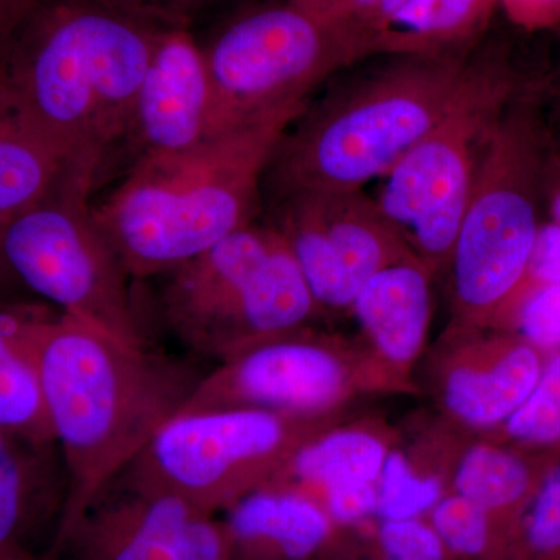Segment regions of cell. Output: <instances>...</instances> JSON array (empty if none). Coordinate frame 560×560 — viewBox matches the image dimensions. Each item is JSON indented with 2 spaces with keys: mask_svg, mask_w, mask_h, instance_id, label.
I'll return each instance as SVG.
<instances>
[{
  "mask_svg": "<svg viewBox=\"0 0 560 560\" xmlns=\"http://www.w3.org/2000/svg\"><path fill=\"white\" fill-rule=\"evenodd\" d=\"M164 31L106 0H32L0 50V116L97 186Z\"/></svg>",
  "mask_w": 560,
  "mask_h": 560,
  "instance_id": "6da1fadb",
  "label": "cell"
},
{
  "mask_svg": "<svg viewBox=\"0 0 560 560\" xmlns=\"http://www.w3.org/2000/svg\"><path fill=\"white\" fill-rule=\"evenodd\" d=\"M38 368L69 475L58 537L178 416L206 374L195 361L125 345L61 312L40 326Z\"/></svg>",
  "mask_w": 560,
  "mask_h": 560,
  "instance_id": "7a4b0ae2",
  "label": "cell"
},
{
  "mask_svg": "<svg viewBox=\"0 0 560 560\" xmlns=\"http://www.w3.org/2000/svg\"><path fill=\"white\" fill-rule=\"evenodd\" d=\"M307 102L128 168L92 209L132 280L178 267L256 221L272 151Z\"/></svg>",
  "mask_w": 560,
  "mask_h": 560,
  "instance_id": "3957f363",
  "label": "cell"
},
{
  "mask_svg": "<svg viewBox=\"0 0 560 560\" xmlns=\"http://www.w3.org/2000/svg\"><path fill=\"white\" fill-rule=\"evenodd\" d=\"M474 54V51H471ZM466 57H372L283 131L261 200L294 191L364 190L436 127L469 68Z\"/></svg>",
  "mask_w": 560,
  "mask_h": 560,
  "instance_id": "277c9868",
  "label": "cell"
},
{
  "mask_svg": "<svg viewBox=\"0 0 560 560\" xmlns=\"http://www.w3.org/2000/svg\"><path fill=\"white\" fill-rule=\"evenodd\" d=\"M548 153L540 79L526 80L482 149L447 268L448 327L500 330L544 226Z\"/></svg>",
  "mask_w": 560,
  "mask_h": 560,
  "instance_id": "5b68a950",
  "label": "cell"
},
{
  "mask_svg": "<svg viewBox=\"0 0 560 560\" xmlns=\"http://www.w3.org/2000/svg\"><path fill=\"white\" fill-rule=\"evenodd\" d=\"M153 279L156 318L197 359L220 363L320 315L290 246L268 221H253Z\"/></svg>",
  "mask_w": 560,
  "mask_h": 560,
  "instance_id": "8992f818",
  "label": "cell"
},
{
  "mask_svg": "<svg viewBox=\"0 0 560 560\" xmlns=\"http://www.w3.org/2000/svg\"><path fill=\"white\" fill-rule=\"evenodd\" d=\"M525 83L510 50L486 36L445 116L378 179L383 217L434 276L451 264L486 140Z\"/></svg>",
  "mask_w": 560,
  "mask_h": 560,
  "instance_id": "52a82bcc",
  "label": "cell"
},
{
  "mask_svg": "<svg viewBox=\"0 0 560 560\" xmlns=\"http://www.w3.org/2000/svg\"><path fill=\"white\" fill-rule=\"evenodd\" d=\"M200 47L210 90V138L307 102L316 86L359 65L326 18L290 0L246 7Z\"/></svg>",
  "mask_w": 560,
  "mask_h": 560,
  "instance_id": "ba28073f",
  "label": "cell"
},
{
  "mask_svg": "<svg viewBox=\"0 0 560 560\" xmlns=\"http://www.w3.org/2000/svg\"><path fill=\"white\" fill-rule=\"evenodd\" d=\"M94 186L69 176L44 200L0 223V254L25 289L65 315L130 346H149L131 276L90 206Z\"/></svg>",
  "mask_w": 560,
  "mask_h": 560,
  "instance_id": "9c48e42d",
  "label": "cell"
},
{
  "mask_svg": "<svg viewBox=\"0 0 560 560\" xmlns=\"http://www.w3.org/2000/svg\"><path fill=\"white\" fill-rule=\"evenodd\" d=\"M340 419L253 408L187 412L168 420L117 475L215 515L270 485L305 441Z\"/></svg>",
  "mask_w": 560,
  "mask_h": 560,
  "instance_id": "30bf717a",
  "label": "cell"
},
{
  "mask_svg": "<svg viewBox=\"0 0 560 560\" xmlns=\"http://www.w3.org/2000/svg\"><path fill=\"white\" fill-rule=\"evenodd\" d=\"M381 393L407 390L363 341L305 326L220 361L178 415L253 408L296 418H334L357 397Z\"/></svg>",
  "mask_w": 560,
  "mask_h": 560,
  "instance_id": "8fae6325",
  "label": "cell"
},
{
  "mask_svg": "<svg viewBox=\"0 0 560 560\" xmlns=\"http://www.w3.org/2000/svg\"><path fill=\"white\" fill-rule=\"evenodd\" d=\"M265 209L320 313L350 311L375 272L412 254L364 190L294 191L265 201Z\"/></svg>",
  "mask_w": 560,
  "mask_h": 560,
  "instance_id": "7c38bea8",
  "label": "cell"
},
{
  "mask_svg": "<svg viewBox=\"0 0 560 560\" xmlns=\"http://www.w3.org/2000/svg\"><path fill=\"white\" fill-rule=\"evenodd\" d=\"M54 560H230L223 522L116 475L51 544Z\"/></svg>",
  "mask_w": 560,
  "mask_h": 560,
  "instance_id": "4fadbf2b",
  "label": "cell"
},
{
  "mask_svg": "<svg viewBox=\"0 0 560 560\" xmlns=\"http://www.w3.org/2000/svg\"><path fill=\"white\" fill-rule=\"evenodd\" d=\"M545 360L515 331L447 327L431 357V393L445 423L481 436L528 399Z\"/></svg>",
  "mask_w": 560,
  "mask_h": 560,
  "instance_id": "5bb4252c",
  "label": "cell"
},
{
  "mask_svg": "<svg viewBox=\"0 0 560 560\" xmlns=\"http://www.w3.org/2000/svg\"><path fill=\"white\" fill-rule=\"evenodd\" d=\"M210 90L200 44L190 31L167 28L140 83L121 149L132 164L200 145L210 138Z\"/></svg>",
  "mask_w": 560,
  "mask_h": 560,
  "instance_id": "9a60e30c",
  "label": "cell"
},
{
  "mask_svg": "<svg viewBox=\"0 0 560 560\" xmlns=\"http://www.w3.org/2000/svg\"><path fill=\"white\" fill-rule=\"evenodd\" d=\"M434 278L423 261L408 254L375 272L350 305L361 341L407 393L418 390L412 371L429 340Z\"/></svg>",
  "mask_w": 560,
  "mask_h": 560,
  "instance_id": "2e32d148",
  "label": "cell"
},
{
  "mask_svg": "<svg viewBox=\"0 0 560 560\" xmlns=\"http://www.w3.org/2000/svg\"><path fill=\"white\" fill-rule=\"evenodd\" d=\"M69 497V475L57 442L0 427V552L47 555Z\"/></svg>",
  "mask_w": 560,
  "mask_h": 560,
  "instance_id": "e0dca14e",
  "label": "cell"
},
{
  "mask_svg": "<svg viewBox=\"0 0 560 560\" xmlns=\"http://www.w3.org/2000/svg\"><path fill=\"white\" fill-rule=\"evenodd\" d=\"M230 560H320L337 526L301 490L265 486L224 511Z\"/></svg>",
  "mask_w": 560,
  "mask_h": 560,
  "instance_id": "ac0fdd59",
  "label": "cell"
},
{
  "mask_svg": "<svg viewBox=\"0 0 560 560\" xmlns=\"http://www.w3.org/2000/svg\"><path fill=\"white\" fill-rule=\"evenodd\" d=\"M396 442L385 423L337 420L305 441L268 486L315 497L337 486L377 482Z\"/></svg>",
  "mask_w": 560,
  "mask_h": 560,
  "instance_id": "d6986e66",
  "label": "cell"
},
{
  "mask_svg": "<svg viewBox=\"0 0 560 560\" xmlns=\"http://www.w3.org/2000/svg\"><path fill=\"white\" fill-rule=\"evenodd\" d=\"M55 313L44 302L0 300V427L46 442L57 440L40 386L38 337Z\"/></svg>",
  "mask_w": 560,
  "mask_h": 560,
  "instance_id": "ffe728a7",
  "label": "cell"
},
{
  "mask_svg": "<svg viewBox=\"0 0 560 560\" xmlns=\"http://www.w3.org/2000/svg\"><path fill=\"white\" fill-rule=\"evenodd\" d=\"M559 458L521 451L488 436L477 438L460 444L448 492L459 493L489 512L510 540L541 478Z\"/></svg>",
  "mask_w": 560,
  "mask_h": 560,
  "instance_id": "44dd1931",
  "label": "cell"
},
{
  "mask_svg": "<svg viewBox=\"0 0 560 560\" xmlns=\"http://www.w3.org/2000/svg\"><path fill=\"white\" fill-rule=\"evenodd\" d=\"M499 11V0H408L372 40L370 58L466 57Z\"/></svg>",
  "mask_w": 560,
  "mask_h": 560,
  "instance_id": "7402d4cb",
  "label": "cell"
},
{
  "mask_svg": "<svg viewBox=\"0 0 560 560\" xmlns=\"http://www.w3.org/2000/svg\"><path fill=\"white\" fill-rule=\"evenodd\" d=\"M451 436V434H448ZM442 436L418 448H390L377 481V521L425 517L448 492L459 442Z\"/></svg>",
  "mask_w": 560,
  "mask_h": 560,
  "instance_id": "603a6c76",
  "label": "cell"
},
{
  "mask_svg": "<svg viewBox=\"0 0 560 560\" xmlns=\"http://www.w3.org/2000/svg\"><path fill=\"white\" fill-rule=\"evenodd\" d=\"M72 175L80 176L43 143L0 116V223L44 200Z\"/></svg>",
  "mask_w": 560,
  "mask_h": 560,
  "instance_id": "cb8c5ba5",
  "label": "cell"
},
{
  "mask_svg": "<svg viewBox=\"0 0 560 560\" xmlns=\"http://www.w3.org/2000/svg\"><path fill=\"white\" fill-rule=\"evenodd\" d=\"M512 447L560 456V350L548 353L528 399L503 425L481 434Z\"/></svg>",
  "mask_w": 560,
  "mask_h": 560,
  "instance_id": "d4e9b609",
  "label": "cell"
},
{
  "mask_svg": "<svg viewBox=\"0 0 560 560\" xmlns=\"http://www.w3.org/2000/svg\"><path fill=\"white\" fill-rule=\"evenodd\" d=\"M425 518L453 560H506V533L466 497L445 493Z\"/></svg>",
  "mask_w": 560,
  "mask_h": 560,
  "instance_id": "484cf974",
  "label": "cell"
},
{
  "mask_svg": "<svg viewBox=\"0 0 560 560\" xmlns=\"http://www.w3.org/2000/svg\"><path fill=\"white\" fill-rule=\"evenodd\" d=\"M506 560H560V458L515 523Z\"/></svg>",
  "mask_w": 560,
  "mask_h": 560,
  "instance_id": "4316f807",
  "label": "cell"
},
{
  "mask_svg": "<svg viewBox=\"0 0 560 560\" xmlns=\"http://www.w3.org/2000/svg\"><path fill=\"white\" fill-rule=\"evenodd\" d=\"M375 547L396 560H453L425 517L378 521L368 530Z\"/></svg>",
  "mask_w": 560,
  "mask_h": 560,
  "instance_id": "83f0119b",
  "label": "cell"
},
{
  "mask_svg": "<svg viewBox=\"0 0 560 560\" xmlns=\"http://www.w3.org/2000/svg\"><path fill=\"white\" fill-rule=\"evenodd\" d=\"M408 0H340L326 20L341 33L359 62L370 58L372 40Z\"/></svg>",
  "mask_w": 560,
  "mask_h": 560,
  "instance_id": "f1b7e54d",
  "label": "cell"
},
{
  "mask_svg": "<svg viewBox=\"0 0 560 560\" xmlns=\"http://www.w3.org/2000/svg\"><path fill=\"white\" fill-rule=\"evenodd\" d=\"M510 331L547 355L560 350V283L528 291L515 307Z\"/></svg>",
  "mask_w": 560,
  "mask_h": 560,
  "instance_id": "f546056e",
  "label": "cell"
},
{
  "mask_svg": "<svg viewBox=\"0 0 560 560\" xmlns=\"http://www.w3.org/2000/svg\"><path fill=\"white\" fill-rule=\"evenodd\" d=\"M117 9L162 28L190 31L210 11L220 9L228 0H106Z\"/></svg>",
  "mask_w": 560,
  "mask_h": 560,
  "instance_id": "4dcf8cb0",
  "label": "cell"
},
{
  "mask_svg": "<svg viewBox=\"0 0 560 560\" xmlns=\"http://www.w3.org/2000/svg\"><path fill=\"white\" fill-rule=\"evenodd\" d=\"M556 283H560V224L550 221L540 228L528 270H526L517 293L512 298L500 330L510 331L515 307L528 291L544 285H556Z\"/></svg>",
  "mask_w": 560,
  "mask_h": 560,
  "instance_id": "1f68e13d",
  "label": "cell"
},
{
  "mask_svg": "<svg viewBox=\"0 0 560 560\" xmlns=\"http://www.w3.org/2000/svg\"><path fill=\"white\" fill-rule=\"evenodd\" d=\"M312 499L318 501L337 528H357L377 517V482L337 486Z\"/></svg>",
  "mask_w": 560,
  "mask_h": 560,
  "instance_id": "d6a6232c",
  "label": "cell"
},
{
  "mask_svg": "<svg viewBox=\"0 0 560 560\" xmlns=\"http://www.w3.org/2000/svg\"><path fill=\"white\" fill-rule=\"evenodd\" d=\"M500 10L523 31L560 27V0H499Z\"/></svg>",
  "mask_w": 560,
  "mask_h": 560,
  "instance_id": "836d02e7",
  "label": "cell"
},
{
  "mask_svg": "<svg viewBox=\"0 0 560 560\" xmlns=\"http://www.w3.org/2000/svg\"><path fill=\"white\" fill-rule=\"evenodd\" d=\"M320 560H396L383 555L370 534L357 528H337Z\"/></svg>",
  "mask_w": 560,
  "mask_h": 560,
  "instance_id": "e575fe53",
  "label": "cell"
},
{
  "mask_svg": "<svg viewBox=\"0 0 560 560\" xmlns=\"http://www.w3.org/2000/svg\"><path fill=\"white\" fill-rule=\"evenodd\" d=\"M540 91L550 139L552 142L560 143V54L550 73L541 77Z\"/></svg>",
  "mask_w": 560,
  "mask_h": 560,
  "instance_id": "d590c367",
  "label": "cell"
},
{
  "mask_svg": "<svg viewBox=\"0 0 560 560\" xmlns=\"http://www.w3.org/2000/svg\"><path fill=\"white\" fill-rule=\"evenodd\" d=\"M545 205H547L552 223L560 224V143L552 142L551 139L550 153H548Z\"/></svg>",
  "mask_w": 560,
  "mask_h": 560,
  "instance_id": "8d00e7d4",
  "label": "cell"
},
{
  "mask_svg": "<svg viewBox=\"0 0 560 560\" xmlns=\"http://www.w3.org/2000/svg\"><path fill=\"white\" fill-rule=\"evenodd\" d=\"M31 2L32 0H0V50L5 46L11 32L14 31Z\"/></svg>",
  "mask_w": 560,
  "mask_h": 560,
  "instance_id": "74e56055",
  "label": "cell"
},
{
  "mask_svg": "<svg viewBox=\"0 0 560 560\" xmlns=\"http://www.w3.org/2000/svg\"><path fill=\"white\" fill-rule=\"evenodd\" d=\"M16 285H21V283L14 278L13 272L7 267L2 254H0V300L18 298L16 294H14V287Z\"/></svg>",
  "mask_w": 560,
  "mask_h": 560,
  "instance_id": "f35d334b",
  "label": "cell"
},
{
  "mask_svg": "<svg viewBox=\"0 0 560 560\" xmlns=\"http://www.w3.org/2000/svg\"><path fill=\"white\" fill-rule=\"evenodd\" d=\"M290 2L301 7L302 10L311 11L316 16L324 18L340 0H290Z\"/></svg>",
  "mask_w": 560,
  "mask_h": 560,
  "instance_id": "ab89813d",
  "label": "cell"
},
{
  "mask_svg": "<svg viewBox=\"0 0 560 560\" xmlns=\"http://www.w3.org/2000/svg\"><path fill=\"white\" fill-rule=\"evenodd\" d=\"M0 560H54L49 558V555H27V552H22V555H5V552H0Z\"/></svg>",
  "mask_w": 560,
  "mask_h": 560,
  "instance_id": "60d3db41",
  "label": "cell"
}]
</instances>
